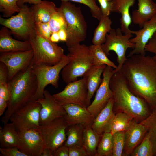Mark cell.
<instances>
[{"mask_svg": "<svg viewBox=\"0 0 156 156\" xmlns=\"http://www.w3.org/2000/svg\"><path fill=\"white\" fill-rule=\"evenodd\" d=\"M128 57L121 70L127 85L145 100L152 111L156 109V59L141 54Z\"/></svg>", "mask_w": 156, "mask_h": 156, "instance_id": "obj_1", "label": "cell"}, {"mask_svg": "<svg viewBox=\"0 0 156 156\" xmlns=\"http://www.w3.org/2000/svg\"><path fill=\"white\" fill-rule=\"evenodd\" d=\"M109 85L114 100L113 109L129 114L140 122L150 114L152 111L148 104L130 90L121 70L114 73Z\"/></svg>", "mask_w": 156, "mask_h": 156, "instance_id": "obj_2", "label": "cell"}, {"mask_svg": "<svg viewBox=\"0 0 156 156\" xmlns=\"http://www.w3.org/2000/svg\"><path fill=\"white\" fill-rule=\"evenodd\" d=\"M32 61L26 69L17 74L8 81L9 99L7 110L1 121L8 123L11 116L32 100L37 88L36 76L33 72Z\"/></svg>", "mask_w": 156, "mask_h": 156, "instance_id": "obj_3", "label": "cell"}, {"mask_svg": "<svg viewBox=\"0 0 156 156\" xmlns=\"http://www.w3.org/2000/svg\"><path fill=\"white\" fill-rule=\"evenodd\" d=\"M67 55L70 59L69 62L62 70V79L66 83L77 80L93 66V59L89 46L78 44L68 48Z\"/></svg>", "mask_w": 156, "mask_h": 156, "instance_id": "obj_4", "label": "cell"}, {"mask_svg": "<svg viewBox=\"0 0 156 156\" xmlns=\"http://www.w3.org/2000/svg\"><path fill=\"white\" fill-rule=\"evenodd\" d=\"M59 10L64 14L67 23L68 48L84 41L86 38L87 26L81 8L69 1H63Z\"/></svg>", "mask_w": 156, "mask_h": 156, "instance_id": "obj_5", "label": "cell"}, {"mask_svg": "<svg viewBox=\"0 0 156 156\" xmlns=\"http://www.w3.org/2000/svg\"><path fill=\"white\" fill-rule=\"evenodd\" d=\"M36 30L35 33L29 40L33 52L34 64H43L52 66L66 57L61 47L56 43L43 37Z\"/></svg>", "mask_w": 156, "mask_h": 156, "instance_id": "obj_6", "label": "cell"}, {"mask_svg": "<svg viewBox=\"0 0 156 156\" xmlns=\"http://www.w3.org/2000/svg\"><path fill=\"white\" fill-rule=\"evenodd\" d=\"M17 14L8 18L0 17V24L7 27L17 37L29 40L36 32L35 21L31 8L24 4Z\"/></svg>", "mask_w": 156, "mask_h": 156, "instance_id": "obj_7", "label": "cell"}, {"mask_svg": "<svg viewBox=\"0 0 156 156\" xmlns=\"http://www.w3.org/2000/svg\"><path fill=\"white\" fill-rule=\"evenodd\" d=\"M70 61V58L67 55L60 62L52 66L33 64L32 70L37 78V88L32 100L44 98V89L49 84L55 88L58 87L60 72Z\"/></svg>", "mask_w": 156, "mask_h": 156, "instance_id": "obj_8", "label": "cell"}, {"mask_svg": "<svg viewBox=\"0 0 156 156\" xmlns=\"http://www.w3.org/2000/svg\"><path fill=\"white\" fill-rule=\"evenodd\" d=\"M121 29H112L106 36L104 43L101 45L102 49L107 56L110 55L109 52L114 51L117 56L118 65L114 69V73L121 70L122 66L127 59L125 54L128 48L134 49L135 44L130 40L132 34H123Z\"/></svg>", "mask_w": 156, "mask_h": 156, "instance_id": "obj_9", "label": "cell"}, {"mask_svg": "<svg viewBox=\"0 0 156 156\" xmlns=\"http://www.w3.org/2000/svg\"><path fill=\"white\" fill-rule=\"evenodd\" d=\"M41 107L40 103L36 100H32L12 115L10 120L17 131L39 128Z\"/></svg>", "mask_w": 156, "mask_h": 156, "instance_id": "obj_10", "label": "cell"}, {"mask_svg": "<svg viewBox=\"0 0 156 156\" xmlns=\"http://www.w3.org/2000/svg\"><path fill=\"white\" fill-rule=\"evenodd\" d=\"M65 117L56 118L40 126L45 146L53 152L63 145L67 139L66 129L68 126Z\"/></svg>", "mask_w": 156, "mask_h": 156, "instance_id": "obj_11", "label": "cell"}, {"mask_svg": "<svg viewBox=\"0 0 156 156\" xmlns=\"http://www.w3.org/2000/svg\"><path fill=\"white\" fill-rule=\"evenodd\" d=\"M87 86L83 78L67 83L63 90L53 95L63 105L73 103L87 108Z\"/></svg>", "mask_w": 156, "mask_h": 156, "instance_id": "obj_12", "label": "cell"}, {"mask_svg": "<svg viewBox=\"0 0 156 156\" xmlns=\"http://www.w3.org/2000/svg\"><path fill=\"white\" fill-rule=\"evenodd\" d=\"M0 53V61L4 63L8 68V81L18 73L29 66L32 61L34 55L32 49Z\"/></svg>", "mask_w": 156, "mask_h": 156, "instance_id": "obj_13", "label": "cell"}, {"mask_svg": "<svg viewBox=\"0 0 156 156\" xmlns=\"http://www.w3.org/2000/svg\"><path fill=\"white\" fill-rule=\"evenodd\" d=\"M17 131L20 141L19 150L27 156H42L45 145L39 128Z\"/></svg>", "mask_w": 156, "mask_h": 156, "instance_id": "obj_14", "label": "cell"}, {"mask_svg": "<svg viewBox=\"0 0 156 156\" xmlns=\"http://www.w3.org/2000/svg\"><path fill=\"white\" fill-rule=\"evenodd\" d=\"M113 68L110 66H106L102 73V81L96 91L94 99L87 108L95 117L105 107L109 100L113 97L109 85L110 79L114 73Z\"/></svg>", "mask_w": 156, "mask_h": 156, "instance_id": "obj_15", "label": "cell"}, {"mask_svg": "<svg viewBox=\"0 0 156 156\" xmlns=\"http://www.w3.org/2000/svg\"><path fill=\"white\" fill-rule=\"evenodd\" d=\"M44 97L36 100L42 107L40 112V125H45L56 118L65 117L66 113L63 105L47 90L44 92Z\"/></svg>", "mask_w": 156, "mask_h": 156, "instance_id": "obj_16", "label": "cell"}, {"mask_svg": "<svg viewBox=\"0 0 156 156\" xmlns=\"http://www.w3.org/2000/svg\"><path fill=\"white\" fill-rule=\"evenodd\" d=\"M142 28L138 30L133 31V34L135 36L130 39V40L135 46L128 56L134 55H146L145 46L156 32V15L145 23Z\"/></svg>", "mask_w": 156, "mask_h": 156, "instance_id": "obj_17", "label": "cell"}, {"mask_svg": "<svg viewBox=\"0 0 156 156\" xmlns=\"http://www.w3.org/2000/svg\"><path fill=\"white\" fill-rule=\"evenodd\" d=\"M147 132L145 126L133 119L128 129L125 132V146L123 155H130L142 142Z\"/></svg>", "mask_w": 156, "mask_h": 156, "instance_id": "obj_18", "label": "cell"}, {"mask_svg": "<svg viewBox=\"0 0 156 156\" xmlns=\"http://www.w3.org/2000/svg\"><path fill=\"white\" fill-rule=\"evenodd\" d=\"M63 106L66 113L65 117L68 126L76 124L91 126L95 118L86 107L79 105L68 103Z\"/></svg>", "mask_w": 156, "mask_h": 156, "instance_id": "obj_19", "label": "cell"}, {"mask_svg": "<svg viewBox=\"0 0 156 156\" xmlns=\"http://www.w3.org/2000/svg\"><path fill=\"white\" fill-rule=\"evenodd\" d=\"M114 103L113 97L95 117L91 126L93 130L101 136L105 133L111 132L112 122L115 115L113 111Z\"/></svg>", "mask_w": 156, "mask_h": 156, "instance_id": "obj_20", "label": "cell"}, {"mask_svg": "<svg viewBox=\"0 0 156 156\" xmlns=\"http://www.w3.org/2000/svg\"><path fill=\"white\" fill-rule=\"evenodd\" d=\"M9 29L4 26L0 30V52L25 51L32 49L29 40L19 41L12 38Z\"/></svg>", "mask_w": 156, "mask_h": 156, "instance_id": "obj_21", "label": "cell"}, {"mask_svg": "<svg viewBox=\"0 0 156 156\" xmlns=\"http://www.w3.org/2000/svg\"><path fill=\"white\" fill-rule=\"evenodd\" d=\"M138 8L132 12L133 23L142 28L145 23L156 15V3L153 0H138Z\"/></svg>", "mask_w": 156, "mask_h": 156, "instance_id": "obj_22", "label": "cell"}, {"mask_svg": "<svg viewBox=\"0 0 156 156\" xmlns=\"http://www.w3.org/2000/svg\"><path fill=\"white\" fill-rule=\"evenodd\" d=\"M106 66L105 64L99 66H93L86 72L83 76L88 89L87 107L90 104L91 99L102 81L103 78L101 77V75Z\"/></svg>", "mask_w": 156, "mask_h": 156, "instance_id": "obj_23", "label": "cell"}, {"mask_svg": "<svg viewBox=\"0 0 156 156\" xmlns=\"http://www.w3.org/2000/svg\"><path fill=\"white\" fill-rule=\"evenodd\" d=\"M135 0H112L113 3L112 12L121 14V29L124 34H133V31L129 27L132 21L129 10L134 4Z\"/></svg>", "mask_w": 156, "mask_h": 156, "instance_id": "obj_24", "label": "cell"}, {"mask_svg": "<svg viewBox=\"0 0 156 156\" xmlns=\"http://www.w3.org/2000/svg\"><path fill=\"white\" fill-rule=\"evenodd\" d=\"M36 22L48 23L52 16L59 10L53 2L47 0L33 5L31 8Z\"/></svg>", "mask_w": 156, "mask_h": 156, "instance_id": "obj_25", "label": "cell"}, {"mask_svg": "<svg viewBox=\"0 0 156 156\" xmlns=\"http://www.w3.org/2000/svg\"><path fill=\"white\" fill-rule=\"evenodd\" d=\"M20 141L18 131L13 123L4 124L0 127V146L1 148L17 147L19 148Z\"/></svg>", "mask_w": 156, "mask_h": 156, "instance_id": "obj_26", "label": "cell"}, {"mask_svg": "<svg viewBox=\"0 0 156 156\" xmlns=\"http://www.w3.org/2000/svg\"><path fill=\"white\" fill-rule=\"evenodd\" d=\"M101 136L93 130L91 126H85L83 132V145L88 156H95Z\"/></svg>", "mask_w": 156, "mask_h": 156, "instance_id": "obj_27", "label": "cell"}, {"mask_svg": "<svg viewBox=\"0 0 156 156\" xmlns=\"http://www.w3.org/2000/svg\"><path fill=\"white\" fill-rule=\"evenodd\" d=\"M94 30L93 44L101 45L105 42L107 34L111 30L112 21L109 16L102 15Z\"/></svg>", "mask_w": 156, "mask_h": 156, "instance_id": "obj_28", "label": "cell"}, {"mask_svg": "<svg viewBox=\"0 0 156 156\" xmlns=\"http://www.w3.org/2000/svg\"><path fill=\"white\" fill-rule=\"evenodd\" d=\"M85 127L80 124L68 126L67 128V138L65 145L68 148L74 146H83V135Z\"/></svg>", "mask_w": 156, "mask_h": 156, "instance_id": "obj_29", "label": "cell"}, {"mask_svg": "<svg viewBox=\"0 0 156 156\" xmlns=\"http://www.w3.org/2000/svg\"><path fill=\"white\" fill-rule=\"evenodd\" d=\"M133 119L132 116L125 112H118L115 114L112 122L110 133L112 135L117 132L126 131Z\"/></svg>", "mask_w": 156, "mask_h": 156, "instance_id": "obj_30", "label": "cell"}, {"mask_svg": "<svg viewBox=\"0 0 156 156\" xmlns=\"http://www.w3.org/2000/svg\"><path fill=\"white\" fill-rule=\"evenodd\" d=\"M93 59V66H99L105 64L114 69L117 66L109 60L103 51L101 45H92L89 46Z\"/></svg>", "mask_w": 156, "mask_h": 156, "instance_id": "obj_31", "label": "cell"}, {"mask_svg": "<svg viewBox=\"0 0 156 156\" xmlns=\"http://www.w3.org/2000/svg\"><path fill=\"white\" fill-rule=\"evenodd\" d=\"M101 137L95 156H112L113 149L112 134L110 133H105Z\"/></svg>", "mask_w": 156, "mask_h": 156, "instance_id": "obj_32", "label": "cell"}, {"mask_svg": "<svg viewBox=\"0 0 156 156\" xmlns=\"http://www.w3.org/2000/svg\"><path fill=\"white\" fill-rule=\"evenodd\" d=\"M140 123L147 129L153 146V156H156V109L152 111L149 116Z\"/></svg>", "mask_w": 156, "mask_h": 156, "instance_id": "obj_33", "label": "cell"}, {"mask_svg": "<svg viewBox=\"0 0 156 156\" xmlns=\"http://www.w3.org/2000/svg\"><path fill=\"white\" fill-rule=\"evenodd\" d=\"M132 156H153V146L148 132L141 143L131 154Z\"/></svg>", "mask_w": 156, "mask_h": 156, "instance_id": "obj_34", "label": "cell"}, {"mask_svg": "<svg viewBox=\"0 0 156 156\" xmlns=\"http://www.w3.org/2000/svg\"><path fill=\"white\" fill-rule=\"evenodd\" d=\"M48 24L52 33L58 32L62 29L66 30L67 28V23L65 16L59 10L53 14Z\"/></svg>", "mask_w": 156, "mask_h": 156, "instance_id": "obj_35", "label": "cell"}, {"mask_svg": "<svg viewBox=\"0 0 156 156\" xmlns=\"http://www.w3.org/2000/svg\"><path fill=\"white\" fill-rule=\"evenodd\" d=\"M19 0H0V11L4 17H10L16 12H18L21 7L17 4Z\"/></svg>", "mask_w": 156, "mask_h": 156, "instance_id": "obj_36", "label": "cell"}, {"mask_svg": "<svg viewBox=\"0 0 156 156\" xmlns=\"http://www.w3.org/2000/svg\"><path fill=\"white\" fill-rule=\"evenodd\" d=\"M125 131H121L112 134L113 149L112 156L123 155L125 146Z\"/></svg>", "mask_w": 156, "mask_h": 156, "instance_id": "obj_37", "label": "cell"}, {"mask_svg": "<svg viewBox=\"0 0 156 156\" xmlns=\"http://www.w3.org/2000/svg\"><path fill=\"white\" fill-rule=\"evenodd\" d=\"M61 1H73L83 4L90 9L92 16L99 20L103 14L100 8L97 5V0H60Z\"/></svg>", "mask_w": 156, "mask_h": 156, "instance_id": "obj_38", "label": "cell"}, {"mask_svg": "<svg viewBox=\"0 0 156 156\" xmlns=\"http://www.w3.org/2000/svg\"><path fill=\"white\" fill-rule=\"evenodd\" d=\"M35 29L39 34L44 38L50 40L52 33L48 23L35 22Z\"/></svg>", "mask_w": 156, "mask_h": 156, "instance_id": "obj_39", "label": "cell"}, {"mask_svg": "<svg viewBox=\"0 0 156 156\" xmlns=\"http://www.w3.org/2000/svg\"><path fill=\"white\" fill-rule=\"evenodd\" d=\"M1 155L3 156H27L17 147L0 148Z\"/></svg>", "mask_w": 156, "mask_h": 156, "instance_id": "obj_40", "label": "cell"}, {"mask_svg": "<svg viewBox=\"0 0 156 156\" xmlns=\"http://www.w3.org/2000/svg\"><path fill=\"white\" fill-rule=\"evenodd\" d=\"M100 5V9L103 15L109 16L112 11L113 3L111 1L97 0Z\"/></svg>", "mask_w": 156, "mask_h": 156, "instance_id": "obj_41", "label": "cell"}, {"mask_svg": "<svg viewBox=\"0 0 156 156\" xmlns=\"http://www.w3.org/2000/svg\"><path fill=\"white\" fill-rule=\"evenodd\" d=\"M83 146H74L69 148V156H88Z\"/></svg>", "mask_w": 156, "mask_h": 156, "instance_id": "obj_42", "label": "cell"}, {"mask_svg": "<svg viewBox=\"0 0 156 156\" xmlns=\"http://www.w3.org/2000/svg\"><path fill=\"white\" fill-rule=\"evenodd\" d=\"M145 49L146 52L153 53V57L156 59V32L146 45Z\"/></svg>", "mask_w": 156, "mask_h": 156, "instance_id": "obj_43", "label": "cell"}, {"mask_svg": "<svg viewBox=\"0 0 156 156\" xmlns=\"http://www.w3.org/2000/svg\"><path fill=\"white\" fill-rule=\"evenodd\" d=\"M8 70L6 65L0 62V84L8 83Z\"/></svg>", "mask_w": 156, "mask_h": 156, "instance_id": "obj_44", "label": "cell"}, {"mask_svg": "<svg viewBox=\"0 0 156 156\" xmlns=\"http://www.w3.org/2000/svg\"><path fill=\"white\" fill-rule=\"evenodd\" d=\"M53 155L54 156H69V148L63 144L53 152Z\"/></svg>", "mask_w": 156, "mask_h": 156, "instance_id": "obj_45", "label": "cell"}, {"mask_svg": "<svg viewBox=\"0 0 156 156\" xmlns=\"http://www.w3.org/2000/svg\"><path fill=\"white\" fill-rule=\"evenodd\" d=\"M0 97L7 101L9 99L8 83L0 84Z\"/></svg>", "mask_w": 156, "mask_h": 156, "instance_id": "obj_46", "label": "cell"}, {"mask_svg": "<svg viewBox=\"0 0 156 156\" xmlns=\"http://www.w3.org/2000/svg\"><path fill=\"white\" fill-rule=\"evenodd\" d=\"M8 106V101L0 97V116L3 114Z\"/></svg>", "mask_w": 156, "mask_h": 156, "instance_id": "obj_47", "label": "cell"}, {"mask_svg": "<svg viewBox=\"0 0 156 156\" xmlns=\"http://www.w3.org/2000/svg\"><path fill=\"white\" fill-rule=\"evenodd\" d=\"M41 1L42 0H19L17 3V4L20 7L25 3H28L34 5L40 3Z\"/></svg>", "mask_w": 156, "mask_h": 156, "instance_id": "obj_48", "label": "cell"}, {"mask_svg": "<svg viewBox=\"0 0 156 156\" xmlns=\"http://www.w3.org/2000/svg\"><path fill=\"white\" fill-rule=\"evenodd\" d=\"M60 41L66 42L67 38V34L66 30L61 29L58 32Z\"/></svg>", "mask_w": 156, "mask_h": 156, "instance_id": "obj_49", "label": "cell"}, {"mask_svg": "<svg viewBox=\"0 0 156 156\" xmlns=\"http://www.w3.org/2000/svg\"><path fill=\"white\" fill-rule=\"evenodd\" d=\"M50 40L51 42L56 43L60 41L58 32L52 33L50 37Z\"/></svg>", "mask_w": 156, "mask_h": 156, "instance_id": "obj_50", "label": "cell"}, {"mask_svg": "<svg viewBox=\"0 0 156 156\" xmlns=\"http://www.w3.org/2000/svg\"><path fill=\"white\" fill-rule=\"evenodd\" d=\"M53 151L49 148L45 146L42 156H53Z\"/></svg>", "mask_w": 156, "mask_h": 156, "instance_id": "obj_51", "label": "cell"}, {"mask_svg": "<svg viewBox=\"0 0 156 156\" xmlns=\"http://www.w3.org/2000/svg\"><path fill=\"white\" fill-rule=\"evenodd\" d=\"M107 0V1H111L112 0Z\"/></svg>", "mask_w": 156, "mask_h": 156, "instance_id": "obj_52", "label": "cell"}]
</instances>
